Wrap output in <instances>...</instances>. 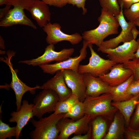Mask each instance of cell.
<instances>
[{"label": "cell", "mask_w": 139, "mask_h": 139, "mask_svg": "<svg viewBox=\"0 0 139 139\" xmlns=\"http://www.w3.org/2000/svg\"><path fill=\"white\" fill-rule=\"evenodd\" d=\"M98 20L100 23L98 26L84 31L82 36L83 41L88 44H94L99 47L109 36L118 33L120 25L116 17L102 8Z\"/></svg>", "instance_id": "1"}, {"label": "cell", "mask_w": 139, "mask_h": 139, "mask_svg": "<svg viewBox=\"0 0 139 139\" xmlns=\"http://www.w3.org/2000/svg\"><path fill=\"white\" fill-rule=\"evenodd\" d=\"M65 114H56L53 113L47 117L40 118L38 121L31 118L30 121L35 128L30 133L31 138L57 139L60 132L58 124Z\"/></svg>", "instance_id": "2"}, {"label": "cell", "mask_w": 139, "mask_h": 139, "mask_svg": "<svg viewBox=\"0 0 139 139\" xmlns=\"http://www.w3.org/2000/svg\"><path fill=\"white\" fill-rule=\"evenodd\" d=\"M111 95L109 93L96 97H86L83 102L85 115L93 118L101 116L110 117L117 109L112 105Z\"/></svg>", "instance_id": "3"}, {"label": "cell", "mask_w": 139, "mask_h": 139, "mask_svg": "<svg viewBox=\"0 0 139 139\" xmlns=\"http://www.w3.org/2000/svg\"><path fill=\"white\" fill-rule=\"evenodd\" d=\"M91 116L84 115L81 118L74 120L63 118L58 124L60 132L58 139H67L73 134L76 135L86 133L88 131Z\"/></svg>", "instance_id": "4"}, {"label": "cell", "mask_w": 139, "mask_h": 139, "mask_svg": "<svg viewBox=\"0 0 139 139\" xmlns=\"http://www.w3.org/2000/svg\"><path fill=\"white\" fill-rule=\"evenodd\" d=\"M91 53L89 63L86 65L80 64L78 72L81 74L88 73L98 77L107 73L116 64L109 59H106L100 57L94 50L92 44H88Z\"/></svg>", "instance_id": "5"}, {"label": "cell", "mask_w": 139, "mask_h": 139, "mask_svg": "<svg viewBox=\"0 0 139 139\" xmlns=\"http://www.w3.org/2000/svg\"><path fill=\"white\" fill-rule=\"evenodd\" d=\"M59 101V97L55 91L50 89H43L33 99V116L40 119L45 114L54 111Z\"/></svg>", "instance_id": "6"}, {"label": "cell", "mask_w": 139, "mask_h": 139, "mask_svg": "<svg viewBox=\"0 0 139 139\" xmlns=\"http://www.w3.org/2000/svg\"><path fill=\"white\" fill-rule=\"evenodd\" d=\"M74 51V49L71 48H64L59 51H56L55 50L54 45L49 44L45 48L44 53L41 56L35 59L20 61L19 63L33 66H39L48 64L53 61L59 62L70 57Z\"/></svg>", "instance_id": "7"}, {"label": "cell", "mask_w": 139, "mask_h": 139, "mask_svg": "<svg viewBox=\"0 0 139 139\" xmlns=\"http://www.w3.org/2000/svg\"><path fill=\"white\" fill-rule=\"evenodd\" d=\"M138 44L136 40L126 42L114 48H104L98 47L97 50L107 54L109 59L117 64H124L135 58L134 54Z\"/></svg>", "instance_id": "8"}, {"label": "cell", "mask_w": 139, "mask_h": 139, "mask_svg": "<svg viewBox=\"0 0 139 139\" xmlns=\"http://www.w3.org/2000/svg\"><path fill=\"white\" fill-rule=\"evenodd\" d=\"M88 44V43L83 41V46L80 51L79 56L73 57H70L65 60L54 64H44L39 66L44 73L52 75L54 74L58 71L66 69L78 72L80 63L86 57V48Z\"/></svg>", "instance_id": "9"}, {"label": "cell", "mask_w": 139, "mask_h": 139, "mask_svg": "<svg viewBox=\"0 0 139 139\" xmlns=\"http://www.w3.org/2000/svg\"><path fill=\"white\" fill-rule=\"evenodd\" d=\"M61 29L60 25L56 23L52 24L49 22L43 27L44 31L47 34L46 41L48 44L54 45L60 41H67L75 45L83 39L82 36L78 33L69 34L64 33Z\"/></svg>", "instance_id": "10"}, {"label": "cell", "mask_w": 139, "mask_h": 139, "mask_svg": "<svg viewBox=\"0 0 139 139\" xmlns=\"http://www.w3.org/2000/svg\"><path fill=\"white\" fill-rule=\"evenodd\" d=\"M120 7V12L119 15L115 17L121 28V32L117 37L109 40L104 41L99 47L104 48H114L118 46L121 42H129L133 39L131 32L132 27L135 25L134 22H127L125 19L123 14V7Z\"/></svg>", "instance_id": "11"}, {"label": "cell", "mask_w": 139, "mask_h": 139, "mask_svg": "<svg viewBox=\"0 0 139 139\" xmlns=\"http://www.w3.org/2000/svg\"><path fill=\"white\" fill-rule=\"evenodd\" d=\"M12 56H9L6 59H2L3 61L6 63L8 66L12 74V80L9 85L5 86L11 88L15 93L16 106V111H19L20 109L22 99L23 95L27 91H29L32 94H34L36 89H39V86L37 85L34 87H31L27 85L23 82L18 77L17 72L14 69L13 65L11 62V59ZM4 87H5L4 86Z\"/></svg>", "instance_id": "12"}, {"label": "cell", "mask_w": 139, "mask_h": 139, "mask_svg": "<svg viewBox=\"0 0 139 139\" xmlns=\"http://www.w3.org/2000/svg\"><path fill=\"white\" fill-rule=\"evenodd\" d=\"M63 72L65 82L72 94L75 95L80 101L83 102L86 97L84 74L69 69L63 70Z\"/></svg>", "instance_id": "13"}, {"label": "cell", "mask_w": 139, "mask_h": 139, "mask_svg": "<svg viewBox=\"0 0 139 139\" xmlns=\"http://www.w3.org/2000/svg\"><path fill=\"white\" fill-rule=\"evenodd\" d=\"M34 105L33 103L29 104L27 100H23L20 110L11 113V117L9 119V122L16 123V139L19 138L23 128L33 116V110Z\"/></svg>", "instance_id": "14"}, {"label": "cell", "mask_w": 139, "mask_h": 139, "mask_svg": "<svg viewBox=\"0 0 139 139\" xmlns=\"http://www.w3.org/2000/svg\"><path fill=\"white\" fill-rule=\"evenodd\" d=\"M55 75L48 80L39 89L53 90L58 95L59 101L64 100L72 95L71 89L67 86L64 77L63 70L57 72Z\"/></svg>", "instance_id": "15"}, {"label": "cell", "mask_w": 139, "mask_h": 139, "mask_svg": "<svg viewBox=\"0 0 139 139\" xmlns=\"http://www.w3.org/2000/svg\"><path fill=\"white\" fill-rule=\"evenodd\" d=\"M24 9L17 6H14L7 14L0 20V26L8 27L17 24L26 25L36 29L37 27L25 15Z\"/></svg>", "instance_id": "16"}, {"label": "cell", "mask_w": 139, "mask_h": 139, "mask_svg": "<svg viewBox=\"0 0 139 139\" xmlns=\"http://www.w3.org/2000/svg\"><path fill=\"white\" fill-rule=\"evenodd\" d=\"M132 71L125 67L123 64H116L110 72L98 77L111 86H115L124 82L132 75Z\"/></svg>", "instance_id": "17"}, {"label": "cell", "mask_w": 139, "mask_h": 139, "mask_svg": "<svg viewBox=\"0 0 139 139\" xmlns=\"http://www.w3.org/2000/svg\"><path fill=\"white\" fill-rule=\"evenodd\" d=\"M84 77L86 97H96L103 94L110 93L111 86L98 77L88 73L84 74Z\"/></svg>", "instance_id": "18"}, {"label": "cell", "mask_w": 139, "mask_h": 139, "mask_svg": "<svg viewBox=\"0 0 139 139\" xmlns=\"http://www.w3.org/2000/svg\"><path fill=\"white\" fill-rule=\"evenodd\" d=\"M28 11L40 27H44L50 21L51 13L48 5L41 0H34Z\"/></svg>", "instance_id": "19"}, {"label": "cell", "mask_w": 139, "mask_h": 139, "mask_svg": "<svg viewBox=\"0 0 139 139\" xmlns=\"http://www.w3.org/2000/svg\"><path fill=\"white\" fill-rule=\"evenodd\" d=\"M139 93L125 101L112 102V105L118 110L123 116L125 122L129 127L131 116L138 102Z\"/></svg>", "instance_id": "20"}, {"label": "cell", "mask_w": 139, "mask_h": 139, "mask_svg": "<svg viewBox=\"0 0 139 139\" xmlns=\"http://www.w3.org/2000/svg\"><path fill=\"white\" fill-rule=\"evenodd\" d=\"M124 118L120 112L115 115L113 120L111 124L104 139H122L123 138L125 129L124 127Z\"/></svg>", "instance_id": "21"}, {"label": "cell", "mask_w": 139, "mask_h": 139, "mask_svg": "<svg viewBox=\"0 0 139 139\" xmlns=\"http://www.w3.org/2000/svg\"><path fill=\"white\" fill-rule=\"evenodd\" d=\"M134 80L133 74L126 81L115 86H111L110 93L111 95L112 101H120L128 100L133 96L126 93V90L130 84Z\"/></svg>", "instance_id": "22"}, {"label": "cell", "mask_w": 139, "mask_h": 139, "mask_svg": "<svg viewBox=\"0 0 139 139\" xmlns=\"http://www.w3.org/2000/svg\"><path fill=\"white\" fill-rule=\"evenodd\" d=\"M92 122V138L93 139H101L105 136L107 128L106 120L99 116L93 119Z\"/></svg>", "instance_id": "23"}, {"label": "cell", "mask_w": 139, "mask_h": 139, "mask_svg": "<svg viewBox=\"0 0 139 139\" xmlns=\"http://www.w3.org/2000/svg\"><path fill=\"white\" fill-rule=\"evenodd\" d=\"M79 100L75 95L72 94L70 97L57 103L54 113L56 114H65L70 111L75 103Z\"/></svg>", "instance_id": "24"}, {"label": "cell", "mask_w": 139, "mask_h": 139, "mask_svg": "<svg viewBox=\"0 0 139 139\" xmlns=\"http://www.w3.org/2000/svg\"><path fill=\"white\" fill-rule=\"evenodd\" d=\"M102 8L116 17L120 12V7L117 0H99Z\"/></svg>", "instance_id": "25"}, {"label": "cell", "mask_w": 139, "mask_h": 139, "mask_svg": "<svg viewBox=\"0 0 139 139\" xmlns=\"http://www.w3.org/2000/svg\"><path fill=\"white\" fill-rule=\"evenodd\" d=\"M84 115L83 102L78 100L74 104L71 110L65 114L64 117L76 120L83 117Z\"/></svg>", "instance_id": "26"}, {"label": "cell", "mask_w": 139, "mask_h": 139, "mask_svg": "<svg viewBox=\"0 0 139 139\" xmlns=\"http://www.w3.org/2000/svg\"><path fill=\"white\" fill-rule=\"evenodd\" d=\"M16 136V126L11 127L0 120V139L10 138Z\"/></svg>", "instance_id": "27"}, {"label": "cell", "mask_w": 139, "mask_h": 139, "mask_svg": "<svg viewBox=\"0 0 139 139\" xmlns=\"http://www.w3.org/2000/svg\"><path fill=\"white\" fill-rule=\"evenodd\" d=\"M123 14L129 21L134 22L139 18V2L132 4L128 9L123 10Z\"/></svg>", "instance_id": "28"}, {"label": "cell", "mask_w": 139, "mask_h": 139, "mask_svg": "<svg viewBox=\"0 0 139 139\" xmlns=\"http://www.w3.org/2000/svg\"><path fill=\"white\" fill-rule=\"evenodd\" d=\"M124 67L132 71L134 80L139 79V59L135 58L123 64Z\"/></svg>", "instance_id": "29"}, {"label": "cell", "mask_w": 139, "mask_h": 139, "mask_svg": "<svg viewBox=\"0 0 139 139\" xmlns=\"http://www.w3.org/2000/svg\"><path fill=\"white\" fill-rule=\"evenodd\" d=\"M131 117L129 127L134 129H139V99L137 103L134 112Z\"/></svg>", "instance_id": "30"}, {"label": "cell", "mask_w": 139, "mask_h": 139, "mask_svg": "<svg viewBox=\"0 0 139 139\" xmlns=\"http://www.w3.org/2000/svg\"><path fill=\"white\" fill-rule=\"evenodd\" d=\"M8 4L21 7L28 11L34 0H8Z\"/></svg>", "instance_id": "31"}, {"label": "cell", "mask_w": 139, "mask_h": 139, "mask_svg": "<svg viewBox=\"0 0 139 139\" xmlns=\"http://www.w3.org/2000/svg\"><path fill=\"white\" fill-rule=\"evenodd\" d=\"M126 93L132 96L139 93V79L131 82L127 88Z\"/></svg>", "instance_id": "32"}, {"label": "cell", "mask_w": 139, "mask_h": 139, "mask_svg": "<svg viewBox=\"0 0 139 139\" xmlns=\"http://www.w3.org/2000/svg\"><path fill=\"white\" fill-rule=\"evenodd\" d=\"M48 5L62 8L68 4V0H41Z\"/></svg>", "instance_id": "33"}, {"label": "cell", "mask_w": 139, "mask_h": 139, "mask_svg": "<svg viewBox=\"0 0 139 139\" xmlns=\"http://www.w3.org/2000/svg\"><path fill=\"white\" fill-rule=\"evenodd\" d=\"M125 135L127 139H139V131L138 129H134L127 127L125 130Z\"/></svg>", "instance_id": "34"}, {"label": "cell", "mask_w": 139, "mask_h": 139, "mask_svg": "<svg viewBox=\"0 0 139 139\" xmlns=\"http://www.w3.org/2000/svg\"><path fill=\"white\" fill-rule=\"evenodd\" d=\"M86 0H68V4L75 6L79 8H82V14H85L87 12V9L85 7V2Z\"/></svg>", "instance_id": "35"}, {"label": "cell", "mask_w": 139, "mask_h": 139, "mask_svg": "<svg viewBox=\"0 0 139 139\" xmlns=\"http://www.w3.org/2000/svg\"><path fill=\"white\" fill-rule=\"evenodd\" d=\"M120 5H122L124 9H128L133 4L139 2V0H118Z\"/></svg>", "instance_id": "36"}, {"label": "cell", "mask_w": 139, "mask_h": 139, "mask_svg": "<svg viewBox=\"0 0 139 139\" xmlns=\"http://www.w3.org/2000/svg\"><path fill=\"white\" fill-rule=\"evenodd\" d=\"M92 127L90 125L89 129L87 132L84 135L82 134L75 135L71 139H90L92 138Z\"/></svg>", "instance_id": "37"}, {"label": "cell", "mask_w": 139, "mask_h": 139, "mask_svg": "<svg viewBox=\"0 0 139 139\" xmlns=\"http://www.w3.org/2000/svg\"><path fill=\"white\" fill-rule=\"evenodd\" d=\"M11 5L10 4L6 5L4 8L0 9V19L1 20L7 14L10 9Z\"/></svg>", "instance_id": "38"}, {"label": "cell", "mask_w": 139, "mask_h": 139, "mask_svg": "<svg viewBox=\"0 0 139 139\" xmlns=\"http://www.w3.org/2000/svg\"><path fill=\"white\" fill-rule=\"evenodd\" d=\"M135 25H134L132 28L131 32L133 36V39L136 40L137 36L139 35V31L138 30Z\"/></svg>", "instance_id": "39"}, {"label": "cell", "mask_w": 139, "mask_h": 139, "mask_svg": "<svg viewBox=\"0 0 139 139\" xmlns=\"http://www.w3.org/2000/svg\"><path fill=\"white\" fill-rule=\"evenodd\" d=\"M136 41L137 43L138 46L136 51L134 54V55L135 58L139 59V38Z\"/></svg>", "instance_id": "40"}, {"label": "cell", "mask_w": 139, "mask_h": 139, "mask_svg": "<svg viewBox=\"0 0 139 139\" xmlns=\"http://www.w3.org/2000/svg\"><path fill=\"white\" fill-rule=\"evenodd\" d=\"M0 48L4 49L5 48V47L4 40L1 35L0 36Z\"/></svg>", "instance_id": "41"}, {"label": "cell", "mask_w": 139, "mask_h": 139, "mask_svg": "<svg viewBox=\"0 0 139 139\" xmlns=\"http://www.w3.org/2000/svg\"><path fill=\"white\" fill-rule=\"evenodd\" d=\"M8 0H0V5L2 6L4 4H8Z\"/></svg>", "instance_id": "42"}, {"label": "cell", "mask_w": 139, "mask_h": 139, "mask_svg": "<svg viewBox=\"0 0 139 139\" xmlns=\"http://www.w3.org/2000/svg\"><path fill=\"white\" fill-rule=\"evenodd\" d=\"M135 25L139 27V18L136 19L134 21Z\"/></svg>", "instance_id": "43"}, {"label": "cell", "mask_w": 139, "mask_h": 139, "mask_svg": "<svg viewBox=\"0 0 139 139\" xmlns=\"http://www.w3.org/2000/svg\"><path fill=\"white\" fill-rule=\"evenodd\" d=\"M138 129V130H139V129Z\"/></svg>", "instance_id": "44"}]
</instances>
